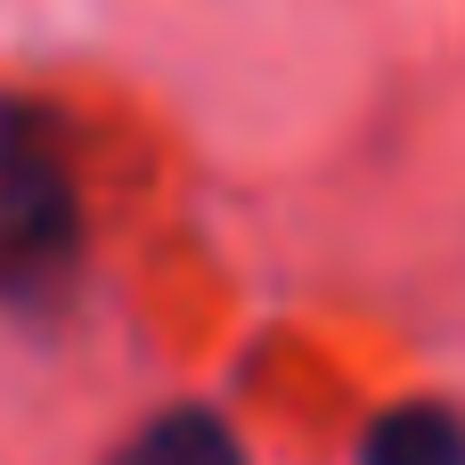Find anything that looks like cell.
Listing matches in <instances>:
<instances>
[{"instance_id": "3", "label": "cell", "mask_w": 465, "mask_h": 465, "mask_svg": "<svg viewBox=\"0 0 465 465\" xmlns=\"http://www.w3.org/2000/svg\"><path fill=\"white\" fill-rule=\"evenodd\" d=\"M360 465H465V425L450 409H433V401L392 409V417L368 433Z\"/></svg>"}, {"instance_id": "2", "label": "cell", "mask_w": 465, "mask_h": 465, "mask_svg": "<svg viewBox=\"0 0 465 465\" xmlns=\"http://www.w3.org/2000/svg\"><path fill=\"white\" fill-rule=\"evenodd\" d=\"M114 465H245V450L213 409H163L155 425H139V441Z\"/></svg>"}, {"instance_id": "1", "label": "cell", "mask_w": 465, "mask_h": 465, "mask_svg": "<svg viewBox=\"0 0 465 465\" xmlns=\"http://www.w3.org/2000/svg\"><path fill=\"white\" fill-rule=\"evenodd\" d=\"M0 237L25 262H57L74 245V180L33 114H0Z\"/></svg>"}]
</instances>
